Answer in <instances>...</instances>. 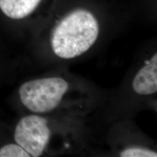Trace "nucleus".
<instances>
[{
	"label": "nucleus",
	"mask_w": 157,
	"mask_h": 157,
	"mask_svg": "<svg viewBox=\"0 0 157 157\" xmlns=\"http://www.w3.org/2000/svg\"><path fill=\"white\" fill-rule=\"evenodd\" d=\"M98 13L86 6L71 7L55 18L50 42L58 58L70 60L87 52L101 33Z\"/></svg>",
	"instance_id": "f257e3e1"
},
{
	"label": "nucleus",
	"mask_w": 157,
	"mask_h": 157,
	"mask_svg": "<svg viewBox=\"0 0 157 157\" xmlns=\"http://www.w3.org/2000/svg\"><path fill=\"white\" fill-rule=\"evenodd\" d=\"M69 89L64 78L52 76L23 83L18 93L21 103L31 112L46 113L54 111Z\"/></svg>",
	"instance_id": "f03ea898"
},
{
	"label": "nucleus",
	"mask_w": 157,
	"mask_h": 157,
	"mask_svg": "<svg viewBox=\"0 0 157 157\" xmlns=\"http://www.w3.org/2000/svg\"><path fill=\"white\" fill-rule=\"evenodd\" d=\"M51 130L46 118L37 114L21 118L15 129V143L30 156L39 157L44 154L50 143Z\"/></svg>",
	"instance_id": "7ed1b4c3"
},
{
	"label": "nucleus",
	"mask_w": 157,
	"mask_h": 157,
	"mask_svg": "<svg viewBox=\"0 0 157 157\" xmlns=\"http://www.w3.org/2000/svg\"><path fill=\"white\" fill-rule=\"evenodd\" d=\"M57 0H0V10L10 19L23 20L46 6L52 7Z\"/></svg>",
	"instance_id": "20e7f679"
},
{
	"label": "nucleus",
	"mask_w": 157,
	"mask_h": 157,
	"mask_svg": "<svg viewBox=\"0 0 157 157\" xmlns=\"http://www.w3.org/2000/svg\"><path fill=\"white\" fill-rule=\"evenodd\" d=\"M132 90L140 95H151L157 92V53L146 60L137 74L132 83Z\"/></svg>",
	"instance_id": "39448f33"
},
{
	"label": "nucleus",
	"mask_w": 157,
	"mask_h": 157,
	"mask_svg": "<svg viewBox=\"0 0 157 157\" xmlns=\"http://www.w3.org/2000/svg\"><path fill=\"white\" fill-rule=\"evenodd\" d=\"M0 157H30V155L17 143H10L0 148Z\"/></svg>",
	"instance_id": "423d86ee"
},
{
	"label": "nucleus",
	"mask_w": 157,
	"mask_h": 157,
	"mask_svg": "<svg viewBox=\"0 0 157 157\" xmlns=\"http://www.w3.org/2000/svg\"><path fill=\"white\" fill-rule=\"evenodd\" d=\"M121 157H156V151L143 147H129L124 148L119 154Z\"/></svg>",
	"instance_id": "0eeeda50"
}]
</instances>
